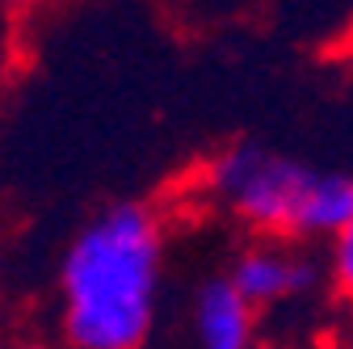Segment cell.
I'll return each instance as SVG.
<instances>
[{
	"label": "cell",
	"mask_w": 353,
	"mask_h": 349,
	"mask_svg": "<svg viewBox=\"0 0 353 349\" xmlns=\"http://www.w3.org/2000/svg\"><path fill=\"white\" fill-rule=\"evenodd\" d=\"M168 266L164 215L114 202L84 219L55 270L63 349H143L156 332Z\"/></svg>",
	"instance_id": "1"
},
{
	"label": "cell",
	"mask_w": 353,
	"mask_h": 349,
	"mask_svg": "<svg viewBox=\"0 0 353 349\" xmlns=\"http://www.w3.org/2000/svg\"><path fill=\"white\" fill-rule=\"evenodd\" d=\"M202 194L248 228L252 236H282V240H336L353 219V177L332 168H312L286 152L236 143L206 160Z\"/></svg>",
	"instance_id": "2"
},
{
	"label": "cell",
	"mask_w": 353,
	"mask_h": 349,
	"mask_svg": "<svg viewBox=\"0 0 353 349\" xmlns=\"http://www.w3.org/2000/svg\"><path fill=\"white\" fill-rule=\"evenodd\" d=\"M228 274L248 295V303L256 312H274V308L303 303L307 295L320 286V261L307 252V244H299V240L252 236L236 252Z\"/></svg>",
	"instance_id": "3"
},
{
	"label": "cell",
	"mask_w": 353,
	"mask_h": 349,
	"mask_svg": "<svg viewBox=\"0 0 353 349\" xmlns=\"http://www.w3.org/2000/svg\"><path fill=\"white\" fill-rule=\"evenodd\" d=\"M256 316L232 274H210L190 299V341L194 349H256Z\"/></svg>",
	"instance_id": "4"
},
{
	"label": "cell",
	"mask_w": 353,
	"mask_h": 349,
	"mask_svg": "<svg viewBox=\"0 0 353 349\" xmlns=\"http://www.w3.org/2000/svg\"><path fill=\"white\" fill-rule=\"evenodd\" d=\"M328 286H332L336 303L353 316V219H349L345 232L328 244Z\"/></svg>",
	"instance_id": "5"
},
{
	"label": "cell",
	"mask_w": 353,
	"mask_h": 349,
	"mask_svg": "<svg viewBox=\"0 0 353 349\" xmlns=\"http://www.w3.org/2000/svg\"><path fill=\"white\" fill-rule=\"evenodd\" d=\"M5 349H59V345H47V341H34V337H21V341H9Z\"/></svg>",
	"instance_id": "6"
},
{
	"label": "cell",
	"mask_w": 353,
	"mask_h": 349,
	"mask_svg": "<svg viewBox=\"0 0 353 349\" xmlns=\"http://www.w3.org/2000/svg\"><path fill=\"white\" fill-rule=\"evenodd\" d=\"M345 47H349V55H353V30H349V42H345Z\"/></svg>",
	"instance_id": "7"
}]
</instances>
